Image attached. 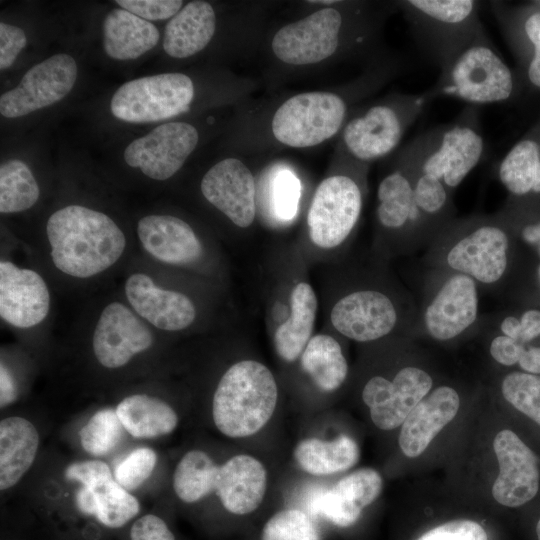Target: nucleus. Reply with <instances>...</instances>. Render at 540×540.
Segmentation results:
<instances>
[{
    "instance_id": "nucleus-1",
    "label": "nucleus",
    "mask_w": 540,
    "mask_h": 540,
    "mask_svg": "<svg viewBox=\"0 0 540 540\" xmlns=\"http://www.w3.org/2000/svg\"><path fill=\"white\" fill-rule=\"evenodd\" d=\"M518 254L516 239L498 212L456 217L425 249V268L472 278L480 290L502 296Z\"/></svg>"
},
{
    "instance_id": "nucleus-2",
    "label": "nucleus",
    "mask_w": 540,
    "mask_h": 540,
    "mask_svg": "<svg viewBox=\"0 0 540 540\" xmlns=\"http://www.w3.org/2000/svg\"><path fill=\"white\" fill-rule=\"evenodd\" d=\"M267 470L248 454H237L217 464L203 449L186 451L172 474L175 496L183 503L195 504L214 494L223 508L236 516L259 508L267 489Z\"/></svg>"
},
{
    "instance_id": "nucleus-3",
    "label": "nucleus",
    "mask_w": 540,
    "mask_h": 540,
    "mask_svg": "<svg viewBox=\"0 0 540 540\" xmlns=\"http://www.w3.org/2000/svg\"><path fill=\"white\" fill-rule=\"evenodd\" d=\"M54 266L75 278H89L113 266L122 256L126 239L105 213L81 205L54 212L46 224Z\"/></svg>"
},
{
    "instance_id": "nucleus-4",
    "label": "nucleus",
    "mask_w": 540,
    "mask_h": 540,
    "mask_svg": "<svg viewBox=\"0 0 540 540\" xmlns=\"http://www.w3.org/2000/svg\"><path fill=\"white\" fill-rule=\"evenodd\" d=\"M402 151L419 171L454 194L485 156L479 108L467 105L452 121L420 133Z\"/></svg>"
},
{
    "instance_id": "nucleus-5",
    "label": "nucleus",
    "mask_w": 540,
    "mask_h": 540,
    "mask_svg": "<svg viewBox=\"0 0 540 540\" xmlns=\"http://www.w3.org/2000/svg\"><path fill=\"white\" fill-rule=\"evenodd\" d=\"M480 292L464 274L425 268L410 336L448 343L477 332L482 317Z\"/></svg>"
},
{
    "instance_id": "nucleus-6",
    "label": "nucleus",
    "mask_w": 540,
    "mask_h": 540,
    "mask_svg": "<svg viewBox=\"0 0 540 540\" xmlns=\"http://www.w3.org/2000/svg\"><path fill=\"white\" fill-rule=\"evenodd\" d=\"M277 402L278 386L270 369L255 360H241L224 372L215 388L212 420L228 438L250 437L269 422Z\"/></svg>"
},
{
    "instance_id": "nucleus-7",
    "label": "nucleus",
    "mask_w": 540,
    "mask_h": 540,
    "mask_svg": "<svg viewBox=\"0 0 540 540\" xmlns=\"http://www.w3.org/2000/svg\"><path fill=\"white\" fill-rule=\"evenodd\" d=\"M418 49L440 70L486 33L475 0H405L398 2Z\"/></svg>"
},
{
    "instance_id": "nucleus-8",
    "label": "nucleus",
    "mask_w": 540,
    "mask_h": 540,
    "mask_svg": "<svg viewBox=\"0 0 540 540\" xmlns=\"http://www.w3.org/2000/svg\"><path fill=\"white\" fill-rule=\"evenodd\" d=\"M416 315V297L405 288L364 286L345 293L336 301L330 321L342 336L369 343L401 330L410 336Z\"/></svg>"
},
{
    "instance_id": "nucleus-9",
    "label": "nucleus",
    "mask_w": 540,
    "mask_h": 540,
    "mask_svg": "<svg viewBox=\"0 0 540 540\" xmlns=\"http://www.w3.org/2000/svg\"><path fill=\"white\" fill-rule=\"evenodd\" d=\"M429 89L435 99L450 96L478 107L512 99L516 80L486 32L442 68Z\"/></svg>"
},
{
    "instance_id": "nucleus-10",
    "label": "nucleus",
    "mask_w": 540,
    "mask_h": 540,
    "mask_svg": "<svg viewBox=\"0 0 540 540\" xmlns=\"http://www.w3.org/2000/svg\"><path fill=\"white\" fill-rule=\"evenodd\" d=\"M433 100L427 89L421 93L399 94L372 105L345 125L342 133L345 148L361 163L388 155Z\"/></svg>"
},
{
    "instance_id": "nucleus-11",
    "label": "nucleus",
    "mask_w": 540,
    "mask_h": 540,
    "mask_svg": "<svg viewBox=\"0 0 540 540\" xmlns=\"http://www.w3.org/2000/svg\"><path fill=\"white\" fill-rule=\"evenodd\" d=\"M376 219L390 255L425 250L433 240L416 205L410 170L402 154L396 168L378 185Z\"/></svg>"
},
{
    "instance_id": "nucleus-12",
    "label": "nucleus",
    "mask_w": 540,
    "mask_h": 540,
    "mask_svg": "<svg viewBox=\"0 0 540 540\" xmlns=\"http://www.w3.org/2000/svg\"><path fill=\"white\" fill-rule=\"evenodd\" d=\"M64 475L68 481L76 483L77 510L103 526L123 527L140 513L139 500L115 480L112 467L106 461L76 460L67 465Z\"/></svg>"
},
{
    "instance_id": "nucleus-13",
    "label": "nucleus",
    "mask_w": 540,
    "mask_h": 540,
    "mask_svg": "<svg viewBox=\"0 0 540 540\" xmlns=\"http://www.w3.org/2000/svg\"><path fill=\"white\" fill-rule=\"evenodd\" d=\"M193 97L194 85L187 75L164 73L121 85L111 99L110 109L123 121L155 122L186 112Z\"/></svg>"
},
{
    "instance_id": "nucleus-14",
    "label": "nucleus",
    "mask_w": 540,
    "mask_h": 540,
    "mask_svg": "<svg viewBox=\"0 0 540 540\" xmlns=\"http://www.w3.org/2000/svg\"><path fill=\"white\" fill-rule=\"evenodd\" d=\"M343 97L332 92H306L286 100L275 112L272 132L290 147L318 145L334 136L347 113Z\"/></svg>"
},
{
    "instance_id": "nucleus-15",
    "label": "nucleus",
    "mask_w": 540,
    "mask_h": 540,
    "mask_svg": "<svg viewBox=\"0 0 540 540\" xmlns=\"http://www.w3.org/2000/svg\"><path fill=\"white\" fill-rule=\"evenodd\" d=\"M363 191L357 179L336 174L324 179L311 201L307 225L313 244L322 249L342 245L359 222Z\"/></svg>"
},
{
    "instance_id": "nucleus-16",
    "label": "nucleus",
    "mask_w": 540,
    "mask_h": 540,
    "mask_svg": "<svg viewBox=\"0 0 540 540\" xmlns=\"http://www.w3.org/2000/svg\"><path fill=\"white\" fill-rule=\"evenodd\" d=\"M433 376L418 365H405L393 377H370L363 389L362 400L370 416L381 430L402 425L413 408L433 389Z\"/></svg>"
},
{
    "instance_id": "nucleus-17",
    "label": "nucleus",
    "mask_w": 540,
    "mask_h": 540,
    "mask_svg": "<svg viewBox=\"0 0 540 540\" xmlns=\"http://www.w3.org/2000/svg\"><path fill=\"white\" fill-rule=\"evenodd\" d=\"M153 343L147 323L128 306L114 301L105 306L97 320L92 351L99 365L117 370L147 352Z\"/></svg>"
},
{
    "instance_id": "nucleus-18",
    "label": "nucleus",
    "mask_w": 540,
    "mask_h": 540,
    "mask_svg": "<svg viewBox=\"0 0 540 540\" xmlns=\"http://www.w3.org/2000/svg\"><path fill=\"white\" fill-rule=\"evenodd\" d=\"M77 78V65L68 54H56L29 69L20 83L0 97V113L16 118L64 98Z\"/></svg>"
},
{
    "instance_id": "nucleus-19",
    "label": "nucleus",
    "mask_w": 540,
    "mask_h": 540,
    "mask_svg": "<svg viewBox=\"0 0 540 540\" xmlns=\"http://www.w3.org/2000/svg\"><path fill=\"white\" fill-rule=\"evenodd\" d=\"M343 17L335 8H324L285 25L272 40L276 57L290 65L318 63L339 47Z\"/></svg>"
},
{
    "instance_id": "nucleus-20",
    "label": "nucleus",
    "mask_w": 540,
    "mask_h": 540,
    "mask_svg": "<svg viewBox=\"0 0 540 540\" xmlns=\"http://www.w3.org/2000/svg\"><path fill=\"white\" fill-rule=\"evenodd\" d=\"M197 143L198 132L191 124L166 123L132 141L124 151V159L151 179L166 180L183 166Z\"/></svg>"
},
{
    "instance_id": "nucleus-21",
    "label": "nucleus",
    "mask_w": 540,
    "mask_h": 540,
    "mask_svg": "<svg viewBox=\"0 0 540 540\" xmlns=\"http://www.w3.org/2000/svg\"><path fill=\"white\" fill-rule=\"evenodd\" d=\"M493 447L500 468L492 488L494 499L507 507L527 503L539 488L540 474L533 452L510 430L500 431Z\"/></svg>"
},
{
    "instance_id": "nucleus-22",
    "label": "nucleus",
    "mask_w": 540,
    "mask_h": 540,
    "mask_svg": "<svg viewBox=\"0 0 540 540\" xmlns=\"http://www.w3.org/2000/svg\"><path fill=\"white\" fill-rule=\"evenodd\" d=\"M50 292L34 270L0 262V316L7 324L27 329L40 324L50 310Z\"/></svg>"
},
{
    "instance_id": "nucleus-23",
    "label": "nucleus",
    "mask_w": 540,
    "mask_h": 540,
    "mask_svg": "<svg viewBox=\"0 0 540 540\" xmlns=\"http://www.w3.org/2000/svg\"><path fill=\"white\" fill-rule=\"evenodd\" d=\"M201 192L238 227L252 224L256 212L255 182L239 159L226 158L212 166L202 178Z\"/></svg>"
},
{
    "instance_id": "nucleus-24",
    "label": "nucleus",
    "mask_w": 540,
    "mask_h": 540,
    "mask_svg": "<svg viewBox=\"0 0 540 540\" xmlns=\"http://www.w3.org/2000/svg\"><path fill=\"white\" fill-rule=\"evenodd\" d=\"M132 310L145 322L164 331H181L196 318V308L185 294L157 286L144 273L131 274L124 285Z\"/></svg>"
},
{
    "instance_id": "nucleus-25",
    "label": "nucleus",
    "mask_w": 540,
    "mask_h": 540,
    "mask_svg": "<svg viewBox=\"0 0 540 540\" xmlns=\"http://www.w3.org/2000/svg\"><path fill=\"white\" fill-rule=\"evenodd\" d=\"M457 389L449 385L433 388L409 413L402 424L399 446L407 457L421 455L434 437L457 414L460 407Z\"/></svg>"
},
{
    "instance_id": "nucleus-26",
    "label": "nucleus",
    "mask_w": 540,
    "mask_h": 540,
    "mask_svg": "<svg viewBox=\"0 0 540 540\" xmlns=\"http://www.w3.org/2000/svg\"><path fill=\"white\" fill-rule=\"evenodd\" d=\"M137 235L144 250L169 265H188L202 255L201 242L184 220L171 215H148L137 224Z\"/></svg>"
},
{
    "instance_id": "nucleus-27",
    "label": "nucleus",
    "mask_w": 540,
    "mask_h": 540,
    "mask_svg": "<svg viewBox=\"0 0 540 540\" xmlns=\"http://www.w3.org/2000/svg\"><path fill=\"white\" fill-rule=\"evenodd\" d=\"M40 447L37 427L29 419L10 415L0 421V490L15 487L34 464Z\"/></svg>"
},
{
    "instance_id": "nucleus-28",
    "label": "nucleus",
    "mask_w": 540,
    "mask_h": 540,
    "mask_svg": "<svg viewBox=\"0 0 540 540\" xmlns=\"http://www.w3.org/2000/svg\"><path fill=\"white\" fill-rule=\"evenodd\" d=\"M126 433L135 439H156L172 434L179 414L165 399L144 392L131 393L115 406Z\"/></svg>"
},
{
    "instance_id": "nucleus-29",
    "label": "nucleus",
    "mask_w": 540,
    "mask_h": 540,
    "mask_svg": "<svg viewBox=\"0 0 540 540\" xmlns=\"http://www.w3.org/2000/svg\"><path fill=\"white\" fill-rule=\"evenodd\" d=\"M495 174L508 197L540 201V127L511 147Z\"/></svg>"
},
{
    "instance_id": "nucleus-30",
    "label": "nucleus",
    "mask_w": 540,
    "mask_h": 540,
    "mask_svg": "<svg viewBox=\"0 0 540 540\" xmlns=\"http://www.w3.org/2000/svg\"><path fill=\"white\" fill-rule=\"evenodd\" d=\"M216 16L205 1L186 4L167 23L163 49L171 57L187 58L204 49L212 39Z\"/></svg>"
},
{
    "instance_id": "nucleus-31",
    "label": "nucleus",
    "mask_w": 540,
    "mask_h": 540,
    "mask_svg": "<svg viewBox=\"0 0 540 540\" xmlns=\"http://www.w3.org/2000/svg\"><path fill=\"white\" fill-rule=\"evenodd\" d=\"M158 41L159 31L152 23L125 9H113L104 19L103 45L113 59H136Z\"/></svg>"
},
{
    "instance_id": "nucleus-32",
    "label": "nucleus",
    "mask_w": 540,
    "mask_h": 540,
    "mask_svg": "<svg viewBox=\"0 0 540 540\" xmlns=\"http://www.w3.org/2000/svg\"><path fill=\"white\" fill-rule=\"evenodd\" d=\"M317 306V297L311 285L300 282L293 288L290 316L274 334L276 352L284 361L293 362L301 356L311 339Z\"/></svg>"
},
{
    "instance_id": "nucleus-33",
    "label": "nucleus",
    "mask_w": 540,
    "mask_h": 540,
    "mask_svg": "<svg viewBox=\"0 0 540 540\" xmlns=\"http://www.w3.org/2000/svg\"><path fill=\"white\" fill-rule=\"evenodd\" d=\"M360 451L354 439L340 434L332 440L307 438L301 440L293 451L297 465L313 476H328L353 467Z\"/></svg>"
},
{
    "instance_id": "nucleus-34",
    "label": "nucleus",
    "mask_w": 540,
    "mask_h": 540,
    "mask_svg": "<svg viewBox=\"0 0 540 540\" xmlns=\"http://www.w3.org/2000/svg\"><path fill=\"white\" fill-rule=\"evenodd\" d=\"M302 369L323 392L339 389L348 376V363L340 343L331 335L317 334L300 356Z\"/></svg>"
},
{
    "instance_id": "nucleus-35",
    "label": "nucleus",
    "mask_w": 540,
    "mask_h": 540,
    "mask_svg": "<svg viewBox=\"0 0 540 540\" xmlns=\"http://www.w3.org/2000/svg\"><path fill=\"white\" fill-rule=\"evenodd\" d=\"M411 175L416 205L433 239L457 217L453 193L438 179L419 171L402 151Z\"/></svg>"
},
{
    "instance_id": "nucleus-36",
    "label": "nucleus",
    "mask_w": 540,
    "mask_h": 540,
    "mask_svg": "<svg viewBox=\"0 0 540 540\" xmlns=\"http://www.w3.org/2000/svg\"><path fill=\"white\" fill-rule=\"evenodd\" d=\"M480 326L522 343H540V304L511 302L482 315Z\"/></svg>"
},
{
    "instance_id": "nucleus-37",
    "label": "nucleus",
    "mask_w": 540,
    "mask_h": 540,
    "mask_svg": "<svg viewBox=\"0 0 540 540\" xmlns=\"http://www.w3.org/2000/svg\"><path fill=\"white\" fill-rule=\"evenodd\" d=\"M40 195L39 186L29 167L21 160L10 159L0 167V212L17 213L31 208Z\"/></svg>"
},
{
    "instance_id": "nucleus-38",
    "label": "nucleus",
    "mask_w": 540,
    "mask_h": 540,
    "mask_svg": "<svg viewBox=\"0 0 540 540\" xmlns=\"http://www.w3.org/2000/svg\"><path fill=\"white\" fill-rule=\"evenodd\" d=\"M125 433L115 408L107 407L95 411L86 419L78 431V439L88 456L101 459L116 450Z\"/></svg>"
},
{
    "instance_id": "nucleus-39",
    "label": "nucleus",
    "mask_w": 540,
    "mask_h": 540,
    "mask_svg": "<svg viewBox=\"0 0 540 540\" xmlns=\"http://www.w3.org/2000/svg\"><path fill=\"white\" fill-rule=\"evenodd\" d=\"M523 252L540 259V201L507 197L497 211Z\"/></svg>"
},
{
    "instance_id": "nucleus-40",
    "label": "nucleus",
    "mask_w": 540,
    "mask_h": 540,
    "mask_svg": "<svg viewBox=\"0 0 540 540\" xmlns=\"http://www.w3.org/2000/svg\"><path fill=\"white\" fill-rule=\"evenodd\" d=\"M382 487L383 481L378 471L361 468L340 479L330 491L339 503L361 516L362 510L379 497Z\"/></svg>"
},
{
    "instance_id": "nucleus-41",
    "label": "nucleus",
    "mask_w": 540,
    "mask_h": 540,
    "mask_svg": "<svg viewBox=\"0 0 540 540\" xmlns=\"http://www.w3.org/2000/svg\"><path fill=\"white\" fill-rule=\"evenodd\" d=\"M503 398L540 425V375L511 371L500 383Z\"/></svg>"
},
{
    "instance_id": "nucleus-42",
    "label": "nucleus",
    "mask_w": 540,
    "mask_h": 540,
    "mask_svg": "<svg viewBox=\"0 0 540 540\" xmlns=\"http://www.w3.org/2000/svg\"><path fill=\"white\" fill-rule=\"evenodd\" d=\"M261 540H321L308 513L286 508L274 513L264 524Z\"/></svg>"
},
{
    "instance_id": "nucleus-43",
    "label": "nucleus",
    "mask_w": 540,
    "mask_h": 540,
    "mask_svg": "<svg viewBox=\"0 0 540 540\" xmlns=\"http://www.w3.org/2000/svg\"><path fill=\"white\" fill-rule=\"evenodd\" d=\"M158 464V453L151 447L138 446L119 458L112 467L115 480L133 493L153 475Z\"/></svg>"
},
{
    "instance_id": "nucleus-44",
    "label": "nucleus",
    "mask_w": 540,
    "mask_h": 540,
    "mask_svg": "<svg viewBox=\"0 0 540 540\" xmlns=\"http://www.w3.org/2000/svg\"><path fill=\"white\" fill-rule=\"evenodd\" d=\"M502 297L509 303L529 301L540 304V259L518 247L516 264Z\"/></svg>"
},
{
    "instance_id": "nucleus-45",
    "label": "nucleus",
    "mask_w": 540,
    "mask_h": 540,
    "mask_svg": "<svg viewBox=\"0 0 540 540\" xmlns=\"http://www.w3.org/2000/svg\"><path fill=\"white\" fill-rule=\"evenodd\" d=\"M301 185L289 170L279 171L272 183L271 203L275 215L280 220H291L298 209Z\"/></svg>"
},
{
    "instance_id": "nucleus-46",
    "label": "nucleus",
    "mask_w": 540,
    "mask_h": 540,
    "mask_svg": "<svg viewBox=\"0 0 540 540\" xmlns=\"http://www.w3.org/2000/svg\"><path fill=\"white\" fill-rule=\"evenodd\" d=\"M417 540H488V537L477 522L454 520L429 530Z\"/></svg>"
},
{
    "instance_id": "nucleus-47",
    "label": "nucleus",
    "mask_w": 540,
    "mask_h": 540,
    "mask_svg": "<svg viewBox=\"0 0 540 540\" xmlns=\"http://www.w3.org/2000/svg\"><path fill=\"white\" fill-rule=\"evenodd\" d=\"M116 3L145 20H164L174 17L183 4L179 0H117Z\"/></svg>"
},
{
    "instance_id": "nucleus-48",
    "label": "nucleus",
    "mask_w": 540,
    "mask_h": 540,
    "mask_svg": "<svg viewBox=\"0 0 540 540\" xmlns=\"http://www.w3.org/2000/svg\"><path fill=\"white\" fill-rule=\"evenodd\" d=\"M130 540H175V535L163 518L148 513L132 523Z\"/></svg>"
},
{
    "instance_id": "nucleus-49",
    "label": "nucleus",
    "mask_w": 540,
    "mask_h": 540,
    "mask_svg": "<svg viewBox=\"0 0 540 540\" xmlns=\"http://www.w3.org/2000/svg\"><path fill=\"white\" fill-rule=\"evenodd\" d=\"M25 32L14 25L0 23V69L10 67L20 51L26 46Z\"/></svg>"
},
{
    "instance_id": "nucleus-50",
    "label": "nucleus",
    "mask_w": 540,
    "mask_h": 540,
    "mask_svg": "<svg viewBox=\"0 0 540 540\" xmlns=\"http://www.w3.org/2000/svg\"><path fill=\"white\" fill-rule=\"evenodd\" d=\"M516 366L518 371L540 375V343H522Z\"/></svg>"
},
{
    "instance_id": "nucleus-51",
    "label": "nucleus",
    "mask_w": 540,
    "mask_h": 540,
    "mask_svg": "<svg viewBox=\"0 0 540 540\" xmlns=\"http://www.w3.org/2000/svg\"><path fill=\"white\" fill-rule=\"evenodd\" d=\"M18 398V389L12 373L1 361L0 365V407L4 409Z\"/></svg>"
},
{
    "instance_id": "nucleus-52",
    "label": "nucleus",
    "mask_w": 540,
    "mask_h": 540,
    "mask_svg": "<svg viewBox=\"0 0 540 540\" xmlns=\"http://www.w3.org/2000/svg\"><path fill=\"white\" fill-rule=\"evenodd\" d=\"M309 3H316V4H334L338 3V1L330 0V1H309Z\"/></svg>"
},
{
    "instance_id": "nucleus-53",
    "label": "nucleus",
    "mask_w": 540,
    "mask_h": 540,
    "mask_svg": "<svg viewBox=\"0 0 540 540\" xmlns=\"http://www.w3.org/2000/svg\"><path fill=\"white\" fill-rule=\"evenodd\" d=\"M536 532H537L538 540H540V519L536 526Z\"/></svg>"
}]
</instances>
